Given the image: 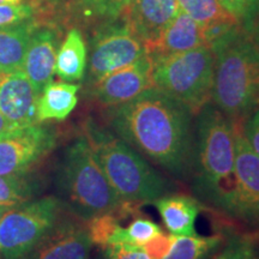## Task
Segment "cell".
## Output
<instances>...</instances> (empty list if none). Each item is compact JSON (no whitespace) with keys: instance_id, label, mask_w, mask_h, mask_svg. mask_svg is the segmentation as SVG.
Instances as JSON below:
<instances>
[{"instance_id":"obj_34","label":"cell","mask_w":259,"mask_h":259,"mask_svg":"<svg viewBox=\"0 0 259 259\" xmlns=\"http://www.w3.org/2000/svg\"><path fill=\"white\" fill-rule=\"evenodd\" d=\"M113 2H114V4L116 6V9L119 10V12L122 14V12H125V10L127 8L128 3L131 2V0H113Z\"/></svg>"},{"instance_id":"obj_24","label":"cell","mask_w":259,"mask_h":259,"mask_svg":"<svg viewBox=\"0 0 259 259\" xmlns=\"http://www.w3.org/2000/svg\"><path fill=\"white\" fill-rule=\"evenodd\" d=\"M31 189L23 176H0V204L14 206L28 202Z\"/></svg>"},{"instance_id":"obj_22","label":"cell","mask_w":259,"mask_h":259,"mask_svg":"<svg viewBox=\"0 0 259 259\" xmlns=\"http://www.w3.org/2000/svg\"><path fill=\"white\" fill-rule=\"evenodd\" d=\"M222 241L221 235L177 236L170 251L163 259H205Z\"/></svg>"},{"instance_id":"obj_29","label":"cell","mask_w":259,"mask_h":259,"mask_svg":"<svg viewBox=\"0 0 259 259\" xmlns=\"http://www.w3.org/2000/svg\"><path fill=\"white\" fill-rule=\"evenodd\" d=\"M74 5L84 15L114 19L120 16L113 0H74Z\"/></svg>"},{"instance_id":"obj_3","label":"cell","mask_w":259,"mask_h":259,"mask_svg":"<svg viewBox=\"0 0 259 259\" xmlns=\"http://www.w3.org/2000/svg\"><path fill=\"white\" fill-rule=\"evenodd\" d=\"M210 50L215 56L212 105L231 120H245L259 107V44L242 28Z\"/></svg>"},{"instance_id":"obj_32","label":"cell","mask_w":259,"mask_h":259,"mask_svg":"<svg viewBox=\"0 0 259 259\" xmlns=\"http://www.w3.org/2000/svg\"><path fill=\"white\" fill-rule=\"evenodd\" d=\"M242 131L250 147L259 157V107L242 121Z\"/></svg>"},{"instance_id":"obj_17","label":"cell","mask_w":259,"mask_h":259,"mask_svg":"<svg viewBox=\"0 0 259 259\" xmlns=\"http://www.w3.org/2000/svg\"><path fill=\"white\" fill-rule=\"evenodd\" d=\"M164 227L174 236H196L200 202L187 194L168 193L154 202Z\"/></svg>"},{"instance_id":"obj_12","label":"cell","mask_w":259,"mask_h":259,"mask_svg":"<svg viewBox=\"0 0 259 259\" xmlns=\"http://www.w3.org/2000/svg\"><path fill=\"white\" fill-rule=\"evenodd\" d=\"M38 94L23 70L0 71V112L14 128L38 124Z\"/></svg>"},{"instance_id":"obj_25","label":"cell","mask_w":259,"mask_h":259,"mask_svg":"<svg viewBox=\"0 0 259 259\" xmlns=\"http://www.w3.org/2000/svg\"><path fill=\"white\" fill-rule=\"evenodd\" d=\"M227 11L241 25H246V30L252 31L254 19L259 17V0H220Z\"/></svg>"},{"instance_id":"obj_10","label":"cell","mask_w":259,"mask_h":259,"mask_svg":"<svg viewBox=\"0 0 259 259\" xmlns=\"http://www.w3.org/2000/svg\"><path fill=\"white\" fill-rule=\"evenodd\" d=\"M242 121L234 122L235 194L233 218L248 223L259 222V157L242 131Z\"/></svg>"},{"instance_id":"obj_15","label":"cell","mask_w":259,"mask_h":259,"mask_svg":"<svg viewBox=\"0 0 259 259\" xmlns=\"http://www.w3.org/2000/svg\"><path fill=\"white\" fill-rule=\"evenodd\" d=\"M58 44L59 36L56 29L41 28L38 25L34 29L29 40L23 71L38 94L53 80L56 74Z\"/></svg>"},{"instance_id":"obj_4","label":"cell","mask_w":259,"mask_h":259,"mask_svg":"<svg viewBox=\"0 0 259 259\" xmlns=\"http://www.w3.org/2000/svg\"><path fill=\"white\" fill-rule=\"evenodd\" d=\"M84 137L122 203H154L171 192L173 184L109 128L89 121Z\"/></svg>"},{"instance_id":"obj_19","label":"cell","mask_w":259,"mask_h":259,"mask_svg":"<svg viewBox=\"0 0 259 259\" xmlns=\"http://www.w3.org/2000/svg\"><path fill=\"white\" fill-rule=\"evenodd\" d=\"M37 27L32 19L9 27L0 28V71L23 70L24 58L29 40Z\"/></svg>"},{"instance_id":"obj_31","label":"cell","mask_w":259,"mask_h":259,"mask_svg":"<svg viewBox=\"0 0 259 259\" xmlns=\"http://www.w3.org/2000/svg\"><path fill=\"white\" fill-rule=\"evenodd\" d=\"M177 236L171 234H164V233H158L153 239L142 246L143 251L151 259H163L170 251L171 246L176 241Z\"/></svg>"},{"instance_id":"obj_36","label":"cell","mask_w":259,"mask_h":259,"mask_svg":"<svg viewBox=\"0 0 259 259\" xmlns=\"http://www.w3.org/2000/svg\"><path fill=\"white\" fill-rule=\"evenodd\" d=\"M22 0H0V4H19Z\"/></svg>"},{"instance_id":"obj_16","label":"cell","mask_w":259,"mask_h":259,"mask_svg":"<svg viewBox=\"0 0 259 259\" xmlns=\"http://www.w3.org/2000/svg\"><path fill=\"white\" fill-rule=\"evenodd\" d=\"M204 45H206L204 28L189 14L180 10L170 23L163 29L148 54L167 56L194 50Z\"/></svg>"},{"instance_id":"obj_5","label":"cell","mask_w":259,"mask_h":259,"mask_svg":"<svg viewBox=\"0 0 259 259\" xmlns=\"http://www.w3.org/2000/svg\"><path fill=\"white\" fill-rule=\"evenodd\" d=\"M58 185L74 215L84 221L116 211L124 204L103 173L85 137L74 141L65 150Z\"/></svg>"},{"instance_id":"obj_11","label":"cell","mask_w":259,"mask_h":259,"mask_svg":"<svg viewBox=\"0 0 259 259\" xmlns=\"http://www.w3.org/2000/svg\"><path fill=\"white\" fill-rule=\"evenodd\" d=\"M151 88H154L153 59L145 54L93 84L92 95L103 106L113 107L131 101Z\"/></svg>"},{"instance_id":"obj_7","label":"cell","mask_w":259,"mask_h":259,"mask_svg":"<svg viewBox=\"0 0 259 259\" xmlns=\"http://www.w3.org/2000/svg\"><path fill=\"white\" fill-rule=\"evenodd\" d=\"M59 206L56 197H45L10 209L0 221V253L4 259H27L56 226Z\"/></svg>"},{"instance_id":"obj_14","label":"cell","mask_w":259,"mask_h":259,"mask_svg":"<svg viewBox=\"0 0 259 259\" xmlns=\"http://www.w3.org/2000/svg\"><path fill=\"white\" fill-rule=\"evenodd\" d=\"M179 11L178 0H131L125 10V21L148 53Z\"/></svg>"},{"instance_id":"obj_8","label":"cell","mask_w":259,"mask_h":259,"mask_svg":"<svg viewBox=\"0 0 259 259\" xmlns=\"http://www.w3.org/2000/svg\"><path fill=\"white\" fill-rule=\"evenodd\" d=\"M147 53L143 42L127 22H109L96 32L90 44L89 82L95 84L109 73L135 63Z\"/></svg>"},{"instance_id":"obj_13","label":"cell","mask_w":259,"mask_h":259,"mask_svg":"<svg viewBox=\"0 0 259 259\" xmlns=\"http://www.w3.org/2000/svg\"><path fill=\"white\" fill-rule=\"evenodd\" d=\"M92 247L87 226L76 222L56 223L27 259H89Z\"/></svg>"},{"instance_id":"obj_21","label":"cell","mask_w":259,"mask_h":259,"mask_svg":"<svg viewBox=\"0 0 259 259\" xmlns=\"http://www.w3.org/2000/svg\"><path fill=\"white\" fill-rule=\"evenodd\" d=\"M180 10L196 19L204 29L219 24L239 23L220 0H178Z\"/></svg>"},{"instance_id":"obj_9","label":"cell","mask_w":259,"mask_h":259,"mask_svg":"<svg viewBox=\"0 0 259 259\" xmlns=\"http://www.w3.org/2000/svg\"><path fill=\"white\" fill-rule=\"evenodd\" d=\"M56 145V136L38 124L0 136V176H23Z\"/></svg>"},{"instance_id":"obj_27","label":"cell","mask_w":259,"mask_h":259,"mask_svg":"<svg viewBox=\"0 0 259 259\" xmlns=\"http://www.w3.org/2000/svg\"><path fill=\"white\" fill-rule=\"evenodd\" d=\"M215 259H258V257L250 238L234 235L229 239Z\"/></svg>"},{"instance_id":"obj_20","label":"cell","mask_w":259,"mask_h":259,"mask_svg":"<svg viewBox=\"0 0 259 259\" xmlns=\"http://www.w3.org/2000/svg\"><path fill=\"white\" fill-rule=\"evenodd\" d=\"M88 63V50L79 29L67 32L57 53L56 74L64 82L83 79Z\"/></svg>"},{"instance_id":"obj_6","label":"cell","mask_w":259,"mask_h":259,"mask_svg":"<svg viewBox=\"0 0 259 259\" xmlns=\"http://www.w3.org/2000/svg\"><path fill=\"white\" fill-rule=\"evenodd\" d=\"M150 57L155 89L183 103L193 115L210 102L215 56L206 45L180 53Z\"/></svg>"},{"instance_id":"obj_1","label":"cell","mask_w":259,"mask_h":259,"mask_svg":"<svg viewBox=\"0 0 259 259\" xmlns=\"http://www.w3.org/2000/svg\"><path fill=\"white\" fill-rule=\"evenodd\" d=\"M193 118L186 106L155 88L122 105L108 107L106 113L112 132L181 181L192 176Z\"/></svg>"},{"instance_id":"obj_23","label":"cell","mask_w":259,"mask_h":259,"mask_svg":"<svg viewBox=\"0 0 259 259\" xmlns=\"http://www.w3.org/2000/svg\"><path fill=\"white\" fill-rule=\"evenodd\" d=\"M121 213L119 210L112 212H105L87 221V229L92 239L93 245L105 248L109 245L112 236L120 225Z\"/></svg>"},{"instance_id":"obj_35","label":"cell","mask_w":259,"mask_h":259,"mask_svg":"<svg viewBox=\"0 0 259 259\" xmlns=\"http://www.w3.org/2000/svg\"><path fill=\"white\" fill-rule=\"evenodd\" d=\"M10 209H11L10 206H6V205H3V204H0V221H2V219L4 218V215L9 211Z\"/></svg>"},{"instance_id":"obj_26","label":"cell","mask_w":259,"mask_h":259,"mask_svg":"<svg viewBox=\"0 0 259 259\" xmlns=\"http://www.w3.org/2000/svg\"><path fill=\"white\" fill-rule=\"evenodd\" d=\"M161 232V227L155 223L153 220L147 218L135 219L128 227L125 228V234L128 244L138 246H143L145 242H148Z\"/></svg>"},{"instance_id":"obj_18","label":"cell","mask_w":259,"mask_h":259,"mask_svg":"<svg viewBox=\"0 0 259 259\" xmlns=\"http://www.w3.org/2000/svg\"><path fill=\"white\" fill-rule=\"evenodd\" d=\"M79 85L70 82H53L45 87L38 97L37 120L63 121L76 108Z\"/></svg>"},{"instance_id":"obj_2","label":"cell","mask_w":259,"mask_h":259,"mask_svg":"<svg viewBox=\"0 0 259 259\" xmlns=\"http://www.w3.org/2000/svg\"><path fill=\"white\" fill-rule=\"evenodd\" d=\"M193 193L232 216L235 194L234 122L208 103L194 115Z\"/></svg>"},{"instance_id":"obj_28","label":"cell","mask_w":259,"mask_h":259,"mask_svg":"<svg viewBox=\"0 0 259 259\" xmlns=\"http://www.w3.org/2000/svg\"><path fill=\"white\" fill-rule=\"evenodd\" d=\"M35 14L30 4H0V28L29 21Z\"/></svg>"},{"instance_id":"obj_30","label":"cell","mask_w":259,"mask_h":259,"mask_svg":"<svg viewBox=\"0 0 259 259\" xmlns=\"http://www.w3.org/2000/svg\"><path fill=\"white\" fill-rule=\"evenodd\" d=\"M101 259H151L142 246L132 244H115L102 248Z\"/></svg>"},{"instance_id":"obj_33","label":"cell","mask_w":259,"mask_h":259,"mask_svg":"<svg viewBox=\"0 0 259 259\" xmlns=\"http://www.w3.org/2000/svg\"><path fill=\"white\" fill-rule=\"evenodd\" d=\"M14 127H12L11 124L6 120V118L4 115H3V113L0 112V136L4 135L5 132L10 131V130H12Z\"/></svg>"}]
</instances>
